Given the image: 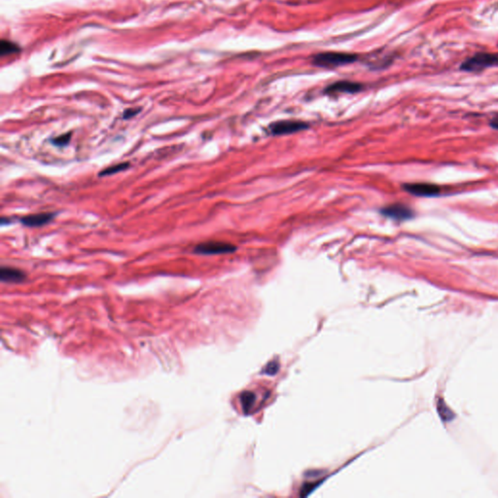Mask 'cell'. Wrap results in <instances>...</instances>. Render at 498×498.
Returning <instances> with one entry per match:
<instances>
[{
    "instance_id": "16",
    "label": "cell",
    "mask_w": 498,
    "mask_h": 498,
    "mask_svg": "<svg viewBox=\"0 0 498 498\" xmlns=\"http://www.w3.org/2000/svg\"><path fill=\"white\" fill-rule=\"evenodd\" d=\"M277 369H278V365L275 362H271L267 366V369L265 372L268 375H274L277 372Z\"/></svg>"
},
{
    "instance_id": "10",
    "label": "cell",
    "mask_w": 498,
    "mask_h": 498,
    "mask_svg": "<svg viewBox=\"0 0 498 498\" xmlns=\"http://www.w3.org/2000/svg\"><path fill=\"white\" fill-rule=\"evenodd\" d=\"M130 168V164L128 162H125V163H120V164H117V165H113V166H110V167H107L105 168L104 170L100 171L99 173V176L100 177H105V176H109V175H113V174H116V173H119V172H122V171H127Z\"/></svg>"
},
{
    "instance_id": "13",
    "label": "cell",
    "mask_w": 498,
    "mask_h": 498,
    "mask_svg": "<svg viewBox=\"0 0 498 498\" xmlns=\"http://www.w3.org/2000/svg\"><path fill=\"white\" fill-rule=\"evenodd\" d=\"M254 401H255V396L252 392H249V391H246L244 392L242 395V407H243V410L244 412H248L252 405L254 404Z\"/></svg>"
},
{
    "instance_id": "5",
    "label": "cell",
    "mask_w": 498,
    "mask_h": 498,
    "mask_svg": "<svg viewBox=\"0 0 498 498\" xmlns=\"http://www.w3.org/2000/svg\"><path fill=\"white\" fill-rule=\"evenodd\" d=\"M381 214L397 221H406L413 217V209L402 203L386 205L381 210Z\"/></svg>"
},
{
    "instance_id": "7",
    "label": "cell",
    "mask_w": 498,
    "mask_h": 498,
    "mask_svg": "<svg viewBox=\"0 0 498 498\" xmlns=\"http://www.w3.org/2000/svg\"><path fill=\"white\" fill-rule=\"evenodd\" d=\"M57 214L55 212H40V214H29L20 219V222L29 228L43 227L51 223Z\"/></svg>"
},
{
    "instance_id": "1",
    "label": "cell",
    "mask_w": 498,
    "mask_h": 498,
    "mask_svg": "<svg viewBox=\"0 0 498 498\" xmlns=\"http://www.w3.org/2000/svg\"><path fill=\"white\" fill-rule=\"evenodd\" d=\"M357 59L358 56L353 54H346L340 52H326L316 55L313 57V62L314 65L320 67H335V66H342L345 64L353 63Z\"/></svg>"
},
{
    "instance_id": "12",
    "label": "cell",
    "mask_w": 498,
    "mask_h": 498,
    "mask_svg": "<svg viewBox=\"0 0 498 498\" xmlns=\"http://www.w3.org/2000/svg\"><path fill=\"white\" fill-rule=\"evenodd\" d=\"M72 135V131H68V132H65L63 134L58 135L57 137L51 138L50 139V143H52L54 146H57V147H65V146L68 145V143H70Z\"/></svg>"
},
{
    "instance_id": "11",
    "label": "cell",
    "mask_w": 498,
    "mask_h": 498,
    "mask_svg": "<svg viewBox=\"0 0 498 498\" xmlns=\"http://www.w3.org/2000/svg\"><path fill=\"white\" fill-rule=\"evenodd\" d=\"M0 47H1V51H0L1 56L11 55V54L18 53L20 51V48L17 44L11 42V41H7V40H2Z\"/></svg>"
},
{
    "instance_id": "9",
    "label": "cell",
    "mask_w": 498,
    "mask_h": 498,
    "mask_svg": "<svg viewBox=\"0 0 498 498\" xmlns=\"http://www.w3.org/2000/svg\"><path fill=\"white\" fill-rule=\"evenodd\" d=\"M0 279L2 282L20 283L26 279V273L16 268L3 266L0 269Z\"/></svg>"
},
{
    "instance_id": "4",
    "label": "cell",
    "mask_w": 498,
    "mask_h": 498,
    "mask_svg": "<svg viewBox=\"0 0 498 498\" xmlns=\"http://www.w3.org/2000/svg\"><path fill=\"white\" fill-rule=\"evenodd\" d=\"M309 128V125L302 121L282 120L273 122L269 126V130L272 135H283L296 133Z\"/></svg>"
},
{
    "instance_id": "2",
    "label": "cell",
    "mask_w": 498,
    "mask_h": 498,
    "mask_svg": "<svg viewBox=\"0 0 498 498\" xmlns=\"http://www.w3.org/2000/svg\"><path fill=\"white\" fill-rule=\"evenodd\" d=\"M498 64L497 54L479 53L466 59L460 66L464 72H482L484 68Z\"/></svg>"
},
{
    "instance_id": "6",
    "label": "cell",
    "mask_w": 498,
    "mask_h": 498,
    "mask_svg": "<svg viewBox=\"0 0 498 498\" xmlns=\"http://www.w3.org/2000/svg\"><path fill=\"white\" fill-rule=\"evenodd\" d=\"M403 188L406 192L416 197H435L441 192L439 186L431 183H408Z\"/></svg>"
},
{
    "instance_id": "14",
    "label": "cell",
    "mask_w": 498,
    "mask_h": 498,
    "mask_svg": "<svg viewBox=\"0 0 498 498\" xmlns=\"http://www.w3.org/2000/svg\"><path fill=\"white\" fill-rule=\"evenodd\" d=\"M438 412H439L440 416L445 421H449L454 417V413L447 407L445 402L438 403Z\"/></svg>"
},
{
    "instance_id": "8",
    "label": "cell",
    "mask_w": 498,
    "mask_h": 498,
    "mask_svg": "<svg viewBox=\"0 0 498 498\" xmlns=\"http://www.w3.org/2000/svg\"><path fill=\"white\" fill-rule=\"evenodd\" d=\"M363 86L357 82L352 81H338L335 82L331 85L328 86L325 89V92L327 94H338V93H344V94H355L362 90Z\"/></svg>"
},
{
    "instance_id": "15",
    "label": "cell",
    "mask_w": 498,
    "mask_h": 498,
    "mask_svg": "<svg viewBox=\"0 0 498 498\" xmlns=\"http://www.w3.org/2000/svg\"><path fill=\"white\" fill-rule=\"evenodd\" d=\"M141 111V108L140 107H135V108H128L126 109L124 112H123V119L124 120H129L133 117H135L136 115L139 114Z\"/></svg>"
},
{
    "instance_id": "18",
    "label": "cell",
    "mask_w": 498,
    "mask_h": 498,
    "mask_svg": "<svg viewBox=\"0 0 498 498\" xmlns=\"http://www.w3.org/2000/svg\"><path fill=\"white\" fill-rule=\"evenodd\" d=\"M490 127L494 129H498V117H495L494 119L491 120L490 122Z\"/></svg>"
},
{
    "instance_id": "3",
    "label": "cell",
    "mask_w": 498,
    "mask_h": 498,
    "mask_svg": "<svg viewBox=\"0 0 498 498\" xmlns=\"http://www.w3.org/2000/svg\"><path fill=\"white\" fill-rule=\"evenodd\" d=\"M236 250L237 247L232 243L210 241L197 244L193 249V253L197 255H219L233 253Z\"/></svg>"
},
{
    "instance_id": "17",
    "label": "cell",
    "mask_w": 498,
    "mask_h": 498,
    "mask_svg": "<svg viewBox=\"0 0 498 498\" xmlns=\"http://www.w3.org/2000/svg\"><path fill=\"white\" fill-rule=\"evenodd\" d=\"M0 222H1V225L4 226V225L11 224L12 223V220L10 218H8V217H2L1 220H0Z\"/></svg>"
}]
</instances>
